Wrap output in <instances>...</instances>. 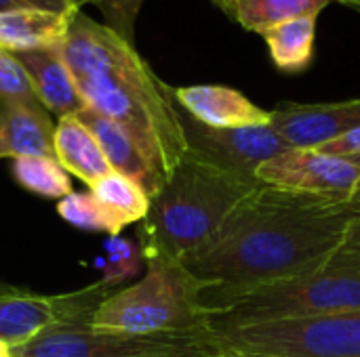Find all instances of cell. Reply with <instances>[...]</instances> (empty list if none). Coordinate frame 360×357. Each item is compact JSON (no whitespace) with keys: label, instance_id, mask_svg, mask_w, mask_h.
<instances>
[{"label":"cell","instance_id":"cell-34","mask_svg":"<svg viewBox=\"0 0 360 357\" xmlns=\"http://www.w3.org/2000/svg\"><path fill=\"white\" fill-rule=\"evenodd\" d=\"M350 162H352V164H356V166H359V168H360V156H356V158H352Z\"/></svg>","mask_w":360,"mask_h":357},{"label":"cell","instance_id":"cell-16","mask_svg":"<svg viewBox=\"0 0 360 357\" xmlns=\"http://www.w3.org/2000/svg\"><path fill=\"white\" fill-rule=\"evenodd\" d=\"M76 13L53 11H4L0 13V48L8 53L61 48Z\"/></svg>","mask_w":360,"mask_h":357},{"label":"cell","instance_id":"cell-5","mask_svg":"<svg viewBox=\"0 0 360 357\" xmlns=\"http://www.w3.org/2000/svg\"><path fill=\"white\" fill-rule=\"evenodd\" d=\"M146 276L129 288L114 290L93 314L95 330L122 335H209L211 309L207 284L184 263L150 259Z\"/></svg>","mask_w":360,"mask_h":357},{"label":"cell","instance_id":"cell-27","mask_svg":"<svg viewBox=\"0 0 360 357\" xmlns=\"http://www.w3.org/2000/svg\"><path fill=\"white\" fill-rule=\"evenodd\" d=\"M316 149L323 151V154L346 158V160L356 158V156H360V126L348 130L346 135H342V137H338V139H333V141H329V143H325V145H321Z\"/></svg>","mask_w":360,"mask_h":357},{"label":"cell","instance_id":"cell-25","mask_svg":"<svg viewBox=\"0 0 360 357\" xmlns=\"http://www.w3.org/2000/svg\"><path fill=\"white\" fill-rule=\"evenodd\" d=\"M93 2L105 8L108 17L114 21L110 27H114L116 32H120L127 38L133 36L131 25H133V19L137 15V8H139L141 0H93Z\"/></svg>","mask_w":360,"mask_h":357},{"label":"cell","instance_id":"cell-23","mask_svg":"<svg viewBox=\"0 0 360 357\" xmlns=\"http://www.w3.org/2000/svg\"><path fill=\"white\" fill-rule=\"evenodd\" d=\"M141 248L135 246L133 242L120 238V236H112L105 244H103V255L99 259V267L103 271V280L110 286L120 284L127 278H133L141 265Z\"/></svg>","mask_w":360,"mask_h":357},{"label":"cell","instance_id":"cell-30","mask_svg":"<svg viewBox=\"0 0 360 357\" xmlns=\"http://www.w3.org/2000/svg\"><path fill=\"white\" fill-rule=\"evenodd\" d=\"M207 357H257V356H247V353H238V351H228V349H215L213 353H209Z\"/></svg>","mask_w":360,"mask_h":357},{"label":"cell","instance_id":"cell-24","mask_svg":"<svg viewBox=\"0 0 360 357\" xmlns=\"http://www.w3.org/2000/svg\"><path fill=\"white\" fill-rule=\"evenodd\" d=\"M0 101H36L21 63L4 48H0Z\"/></svg>","mask_w":360,"mask_h":357},{"label":"cell","instance_id":"cell-15","mask_svg":"<svg viewBox=\"0 0 360 357\" xmlns=\"http://www.w3.org/2000/svg\"><path fill=\"white\" fill-rule=\"evenodd\" d=\"M55 124L38 101H0V160L53 156Z\"/></svg>","mask_w":360,"mask_h":357},{"label":"cell","instance_id":"cell-29","mask_svg":"<svg viewBox=\"0 0 360 357\" xmlns=\"http://www.w3.org/2000/svg\"><path fill=\"white\" fill-rule=\"evenodd\" d=\"M342 204L346 206V210H348L354 219H360V179H359V183L354 185L352 194L348 196V200H346V202H342Z\"/></svg>","mask_w":360,"mask_h":357},{"label":"cell","instance_id":"cell-32","mask_svg":"<svg viewBox=\"0 0 360 357\" xmlns=\"http://www.w3.org/2000/svg\"><path fill=\"white\" fill-rule=\"evenodd\" d=\"M0 357H13L11 349L6 345H2V343H0Z\"/></svg>","mask_w":360,"mask_h":357},{"label":"cell","instance_id":"cell-1","mask_svg":"<svg viewBox=\"0 0 360 357\" xmlns=\"http://www.w3.org/2000/svg\"><path fill=\"white\" fill-rule=\"evenodd\" d=\"M354 217L342 202L259 185L224 223L217 238L184 265L207 295H230L297 278L325 265Z\"/></svg>","mask_w":360,"mask_h":357},{"label":"cell","instance_id":"cell-2","mask_svg":"<svg viewBox=\"0 0 360 357\" xmlns=\"http://www.w3.org/2000/svg\"><path fill=\"white\" fill-rule=\"evenodd\" d=\"M61 55L84 107L120 124L167 181L188 154L184 112L133 40L78 11Z\"/></svg>","mask_w":360,"mask_h":357},{"label":"cell","instance_id":"cell-4","mask_svg":"<svg viewBox=\"0 0 360 357\" xmlns=\"http://www.w3.org/2000/svg\"><path fill=\"white\" fill-rule=\"evenodd\" d=\"M211 328L331 316L360 309V257L340 248L319 269L257 288L207 295Z\"/></svg>","mask_w":360,"mask_h":357},{"label":"cell","instance_id":"cell-3","mask_svg":"<svg viewBox=\"0 0 360 357\" xmlns=\"http://www.w3.org/2000/svg\"><path fill=\"white\" fill-rule=\"evenodd\" d=\"M259 185L188 147L179 166L150 198L139 234L143 259L190 261L217 238L230 215Z\"/></svg>","mask_w":360,"mask_h":357},{"label":"cell","instance_id":"cell-17","mask_svg":"<svg viewBox=\"0 0 360 357\" xmlns=\"http://www.w3.org/2000/svg\"><path fill=\"white\" fill-rule=\"evenodd\" d=\"M53 147L57 162L89 187L112 173V166L108 164L97 139L76 116L59 118L55 124Z\"/></svg>","mask_w":360,"mask_h":357},{"label":"cell","instance_id":"cell-7","mask_svg":"<svg viewBox=\"0 0 360 357\" xmlns=\"http://www.w3.org/2000/svg\"><path fill=\"white\" fill-rule=\"evenodd\" d=\"M209 335H122L95 330L91 320L63 322L13 347V357H162L215 351Z\"/></svg>","mask_w":360,"mask_h":357},{"label":"cell","instance_id":"cell-20","mask_svg":"<svg viewBox=\"0 0 360 357\" xmlns=\"http://www.w3.org/2000/svg\"><path fill=\"white\" fill-rule=\"evenodd\" d=\"M15 181L38 196L44 198H65L72 194V181L68 170L53 156H21L13 160Z\"/></svg>","mask_w":360,"mask_h":357},{"label":"cell","instance_id":"cell-26","mask_svg":"<svg viewBox=\"0 0 360 357\" xmlns=\"http://www.w3.org/2000/svg\"><path fill=\"white\" fill-rule=\"evenodd\" d=\"M84 2H93V0H0V13L25 11V8L53 11V13H78L82 11Z\"/></svg>","mask_w":360,"mask_h":357},{"label":"cell","instance_id":"cell-19","mask_svg":"<svg viewBox=\"0 0 360 357\" xmlns=\"http://www.w3.org/2000/svg\"><path fill=\"white\" fill-rule=\"evenodd\" d=\"M316 19L314 15L287 19L262 36L268 44L274 65L285 74H300L310 67L314 59L316 42Z\"/></svg>","mask_w":360,"mask_h":357},{"label":"cell","instance_id":"cell-22","mask_svg":"<svg viewBox=\"0 0 360 357\" xmlns=\"http://www.w3.org/2000/svg\"><path fill=\"white\" fill-rule=\"evenodd\" d=\"M57 213L63 221L86 231H105L118 236L124 227L122 219L103 206L93 194H68L57 202Z\"/></svg>","mask_w":360,"mask_h":357},{"label":"cell","instance_id":"cell-6","mask_svg":"<svg viewBox=\"0 0 360 357\" xmlns=\"http://www.w3.org/2000/svg\"><path fill=\"white\" fill-rule=\"evenodd\" d=\"M219 349L257 357H360V309L211 328Z\"/></svg>","mask_w":360,"mask_h":357},{"label":"cell","instance_id":"cell-13","mask_svg":"<svg viewBox=\"0 0 360 357\" xmlns=\"http://www.w3.org/2000/svg\"><path fill=\"white\" fill-rule=\"evenodd\" d=\"M76 118L93 133L112 170L135 181L150 198L158 194V189L165 185L162 175L120 124L89 107H82Z\"/></svg>","mask_w":360,"mask_h":357},{"label":"cell","instance_id":"cell-10","mask_svg":"<svg viewBox=\"0 0 360 357\" xmlns=\"http://www.w3.org/2000/svg\"><path fill=\"white\" fill-rule=\"evenodd\" d=\"M184 128L192 151L251 181H257V168L266 160L289 149L270 124L217 130L202 126L184 114Z\"/></svg>","mask_w":360,"mask_h":357},{"label":"cell","instance_id":"cell-12","mask_svg":"<svg viewBox=\"0 0 360 357\" xmlns=\"http://www.w3.org/2000/svg\"><path fill=\"white\" fill-rule=\"evenodd\" d=\"M179 109L202 126L226 130L270 124V112L255 105L240 90L221 84H196L173 88Z\"/></svg>","mask_w":360,"mask_h":357},{"label":"cell","instance_id":"cell-31","mask_svg":"<svg viewBox=\"0 0 360 357\" xmlns=\"http://www.w3.org/2000/svg\"><path fill=\"white\" fill-rule=\"evenodd\" d=\"M333 2H340V4H344V6L360 13V0H333Z\"/></svg>","mask_w":360,"mask_h":357},{"label":"cell","instance_id":"cell-28","mask_svg":"<svg viewBox=\"0 0 360 357\" xmlns=\"http://www.w3.org/2000/svg\"><path fill=\"white\" fill-rule=\"evenodd\" d=\"M342 248L352 252L354 257H360V219H354L350 223V229H348V236H346Z\"/></svg>","mask_w":360,"mask_h":357},{"label":"cell","instance_id":"cell-21","mask_svg":"<svg viewBox=\"0 0 360 357\" xmlns=\"http://www.w3.org/2000/svg\"><path fill=\"white\" fill-rule=\"evenodd\" d=\"M91 194L122 219L124 225L143 221L150 208V196L129 177L112 170L91 185Z\"/></svg>","mask_w":360,"mask_h":357},{"label":"cell","instance_id":"cell-9","mask_svg":"<svg viewBox=\"0 0 360 357\" xmlns=\"http://www.w3.org/2000/svg\"><path fill=\"white\" fill-rule=\"evenodd\" d=\"M359 179L360 168L350 160L302 147H289L257 168V181L268 187L329 202H346Z\"/></svg>","mask_w":360,"mask_h":357},{"label":"cell","instance_id":"cell-14","mask_svg":"<svg viewBox=\"0 0 360 357\" xmlns=\"http://www.w3.org/2000/svg\"><path fill=\"white\" fill-rule=\"evenodd\" d=\"M15 57L32 84L36 101L44 109L65 118L76 116L84 107L74 78L63 61L61 48L15 53Z\"/></svg>","mask_w":360,"mask_h":357},{"label":"cell","instance_id":"cell-8","mask_svg":"<svg viewBox=\"0 0 360 357\" xmlns=\"http://www.w3.org/2000/svg\"><path fill=\"white\" fill-rule=\"evenodd\" d=\"M112 288L105 282H97L78 292L49 297L0 286V343L13 349L55 324L91 320L95 309L114 292Z\"/></svg>","mask_w":360,"mask_h":357},{"label":"cell","instance_id":"cell-33","mask_svg":"<svg viewBox=\"0 0 360 357\" xmlns=\"http://www.w3.org/2000/svg\"><path fill=\"white\" fill-rule=\"evenodd\" d=\"M213 353V351H211ZM209 353H181V356H162V357H207Z\"/></svg>","mask_w":360,"mask_h":357},{"label":"cell","instance_id":"cell-11","mask_svg":"<svg viewBox=\"0 0 360 357\" xmlns=\"http://www.w3.org/2000/svg\"><path fill=\"white\" fill-rule=\"evenodd\" d=\"M270 116V126L289 147L316 149L360 126V97L331 103H283Z\"/></svg>","mask_w":360,"mask_h":357},{"label":"cell","instance_id":"cell-18","mask_svg":"<svg viewBox=\"0 0 360 357\" xmlns=\"http://www.w3.org/2000/svg\"><path fill=\"white\" fill-rule=\"evenodd\" d=\"M333 0H213V4L247 32L266 29L304 15L319 17Z\"/></svg>","mask_w":360,"mask_h":357}]
</instances>
